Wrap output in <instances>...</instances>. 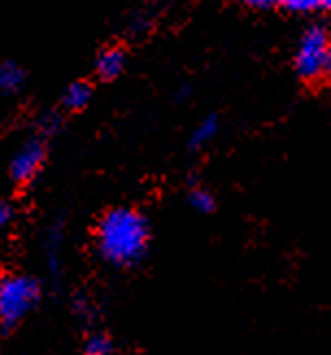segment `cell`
<instances>
[{
	"label": "cell",
	"mask_w": 331,
	"mask_h": 355,
	"mask_svg": "<svg viewBox=\"0 0 331 355\" xmlns=\"http://www.w3.org/2000/svg\"><path fill=\"white\" fill-rule=\"evenodd\" d=\"M94 240L101 257L109 264L131 266L146 253L148 223L137 209L114 207L101 216Z\"/></svg>",
	"instance_id": "1"
},
{
	"label": "cell",
	"mask_w": 331,
	"mask_h": 355,
	"mask_svg": "<svg viewBox=\"0 0 331 355\" xmlns=\"http://www.w3.org/2000/svg\"><path fill=\"white\" fill-rule=\"evenodd\" d=\"M11 220V207L7 203H3V207H0V223L7 225Z\"/></svg>",
	"instance_id": "13"
},
{
	"label": "cell",
	"mask_w": 331,
	"mask_h": 355,
	"mask_svg": "<svg viewBox=\"0 0 331 355\" xmlns=\"http://www.w3.org/2000/svg\"><path fill=\"white\" fill-rule=\"evenodd\" d=\"M190 203L194 205V209H198V211H203V214H210V211L216 207L214 196H212L207 190H203V188H194V190L190 192Z\"/></svg>",
	"instance_id": "10"
},
{
	"label": "cell",
	"mask_w": 331,
	"mask_h": 355,
	"mask_svg": "<svg viewBox=\"0 0 331 355\" xmlns=\"http://www.w3.org/2000/svg\"><path fill=\"white\" fill-rule=\"evenodd\" d=\"M90 98H92V85L87 81H74L64 92L61 103H64L66 112H81L83 107L90 103Z\"/></svg>",
	"instance_id": "6"
},
{
	"label": "cell",
	"mask_w": 331,
	"mask_h": 355,
	"mask_svg": "<svg viewBox=\"0 0 331 355\" xmlns=\"http://www.w3.org/2000/svg\"><path fill=\"white\" fill-rule=\"evenodd\" d=\"M216 135V116H210L207 120L201 122V127L192 135V146H203L205 142H210Z\"/></svg>",
	"instance_id": "9"
},
{
	"label": "cell",
	"mask_w": 331,
	"mask_h": 355,
	"mask_svg": "<svg viewBox=\"0 0 331 355\" xmlns=\"http://www.w3.org/2000/svg\"><path fill=\"white\" fill-rule=\"evenodd\" d=\"M83 349L87 355H107L114 351V343L107 336H92Z\"/></svg>",
	"instance_id": "11"
},
{
	"label": "cell",
	"mask_w": 331,
	"mask_h": 355,
	"mask_svg": "<svg viewBox=\"0 0 331 355\" xmlns=\"http://www.w3.org/2000/svg\"><path fill=\"white\" fill-rule=\"evenodd\" d=\"M329 44L331 37L327 28L321 24L309 26L301 35L294 57V70L305 83H319L321 79H325V61L329 53Z\"/></svg>",
	"instance_id": "2"
},
{
	"label": "cell",
	"mask_w": 331,
	"mask_h": 355,
	"mask_svg": "<svg viewBox=\"0 0 331 355\" xmlns=\"http://www.w3.org/2000/svg\"><path fill=\"white\" fill-rule=\"evenodd\" d=\"M46 159V148L42 142L37 140H31L26 142L18 153H15V157L9 166V175H11V181L15 185H24L33 179L40 168Z\"/></svg>",
	"instance_id": "4"
},
{
	"label": "cell",
	"mask_w": 331,
	"mask_h": 355,
	"mask_svg": "<svg viewBox=\"0 0 331 355\" xmlns=\"http://www.w3.org/2000/svg\"><path fill=\"white\" fill-rule=\"evenodd\" d=\"M283 7L296 13L331 11V0H283Z\"/></svg>",
	"instance_id": "7"
},
{
	"label": "cell",
	"mask_w": 331,
	"mask_h": 355,
	"mask_svg": "<svg viewBox=\"0 0 331 355\" xmlns=\"http://www.w3.org/2000/svg\"><path fill=\"white\" fill-rule=\"evenodd\" d=\"M244 3L253 9H275V7L283 5V0H244Z\"/></svg>",
	"instance_id": "12"
},
{
	"label": "cell",
	"mask_w": 331,
	"mask_h": 355,
	"mask_svg": "<svg viewBox=\"0 0 331 355\" xmlns=\"http://www.w3.org/2000/svg\"><path fill=\"white\" fill-rule=\"evenodd\" d=\"M124 64H127V53H124V49H120V46H107V49L99 53L96 61H94V72H96L99 81L109 83L118 79Z\"/></svg>",
	"instance_id": "5"
},
{
	"label": "cell",
	"mask_w": 331,
	"mask_h": 355,
	"mask_svg": "<svg viewBox=\"0 0 331 355\" xmlns=\"http://www.w3.org/2000/svg\"><path fill=\"white\" fill-rule=\"evenodd\" d=\"M0 83H3V89L5 92H15L20 85H22V70L7 61L3 66V76H0Z\"/></svg>",
	"instance_id": "8"
},
{
	"label": "cell",
	"mask_w": 331,
	"mask_h": 355,
	"mask_svg": "<svg viewBox=\"0 0 331 355\" xmlns=\"http://www.w3.org/2000/svg\"><path fill=\"white\" fill-rule=\"evenodd\" d=\"M40 299V286L22 275H7L0 284V314L5 331L11 329Z\"/></svg>",
	"instance_id": "3"
},
{
	"label": "cell",
	"mask_w": 331,
	"mask_h": 355,
	"mask_svg": "<svg viewBox=\"0 0 331 355\" xmlns=\"http://www.w3.org/2000/svg\"><path fill=\"white\" fill-rule=\"evenodd\" d=\"M325 81L331 83V44H329V53H327V61H325Z\"/></svg>",
	"instance_id": "14"
}]
</instances>
